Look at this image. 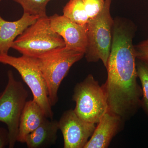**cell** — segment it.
<instances>
[{"instance_id": "6da1fadb", "label": "cell", "mask_w": 148, "mask_h": 148, "mask_svg": "<svg viewBox=\"0 0 148 148\" xmlns=\"http://www.w3.org/2000/svg\"><path fill=\"white\" fill-rule=\"evenodd\" d=\"M136 59L131 46L124 43L113 46L106 67L108 78L102 86L108 111L124 121L141 107L143 91L137 82Z\"/></svg>"}, {"instance_id": "7a4b0ae2", "label": "cell", "mask_w": 148, "mask_h": 148, "mask_svg": "<svg viewBox=\"0 0 148 148\" xmlns=\"http://www.w3.org/2000/svg\"><path fill=\"white\" fill-rule=\"evenodd\" d=\"M84 54L82 51L65 46L31 57L45 79L52 107L58 102V90L62 81L72 66L83 58Z\"/></svg>"}, {"instance_id": "3957f363", "label": "cell", "mask_w": 148, "mask_h": 148, "mask_svg": "<svg viewBox=\"0 0 148 148\" xmlns=\"http://www.w3.org/2000/svg\"><path fill=\"white\" fill-rule=\"evenodd\" d=\"M66 46L64 39L51 26L49 17H40L16 38L11 48L22 55L34 57Z\"/></svg>"}, {"instance_id": "277c9868", "label": "cell", "mask_w": 148, "mask_h": 148, "mask_svg": "<svg viewBox=\"0 0 148 148\" xmlns=\"http://www.w3.org/2000/svg\"><path fill=\"white\" fill-rule=\"evenodd\" d=\"M112 0H105L103 10L86 24L87 45L84 56L88 62L101 60L107 67L110 53L114 20L110 14Z\"/></svg>"}, {"instance_id": "5b68a950", "label": "cell", "mask_w": 148, "mask_h": 148, "mask_svg": "<svg viewBox=\"0 0 148 148\" xmlns=\"http://www.w3.org/2000/svg\"><path fill=\"white\" fill-rule=\"evenodd\" d=\"M7 84L0 93V122L6 125L9 137V147L17 142L19 120L27 102L28 92L22 83L16 80L13 72H8Z\"/></svg>"}, {"instance_id": "8992f818", "label": "cell", "mask_w": 148, "mask_h": 148, "mask_svg": "<svg viewBox=\"0 0 148 148\" xmlns=\"http://www.w3.org/2000/svg\"><path fill=\"white\" fill-rule=\"evenodd\" d=\"M72 99L76 103L74 112L88 122L97 124L108 110L103 88L91 74L76 85Z\"/></svg>"}, {"instance_id": "52a82bcc", "label": "cell", "mask_w": 148, "mask_h": 148, "mask_svg": "<svg viewBox=\"0 0 148 148\" xmlns=\"http://www.w3.org/2000/svg\"><path fill=\"white\" fill-rule=\"evenodd\" d=\"M0 63L16 69L32 91L33 100L39 105L47 118L53 119V113L49 99L47 85L34 59L27 56L14 57L3 54L0 55Z\"/></svg>"}, {"instance_id": "ba28073f", "label": "cell", "mask_w": 148, "mask_h": 148, "mask_svg": "<svg viewBox=\"0 0 148 148\" xmlns=\"http://www.w3.org/2000/svg\"><path fill=\"white\" fill-rule=\"evenodd\" d=\"M58 123L64 148H84L96 127L95 124L81 119L73 110L65 111Z\"/></svg>"}, {"instance_id": "9c48e42d", "label": "cell", "mask_w": 148, "mask_h": 148, "mask_svg": "<svg viewBox=\"0 0 148 148\" xmlns=\"http://www.w3.org/2000/svg\"><path fill=\"white\" fill-rule=\"evenodd\" d=\"M51 26L65 42L66 47L85 52L87 45L86 24L80 25L64 15L55 14L49 17Z\"/></svg>"}, {"instance_id": "30bf717a", "label": "cell", "mask_w": 148, "mask_h": 148, "mask_svg": "<svg viewBox=\"0 0 148 148\" xmlns=\"http://www.w3.org/2000/svg\"><path fill=\"white\" fill-rule=\"evenodd\" d=\"M124 122L120 117L108 110L97 123L84 148L108 147L113 138L122 130Z\"/></svg>"}, {"instance_id": "8fae6325", "label": "cell", "mask_w": 148, "mask_h": 148, "mask_svg": "<svg viewBox=\"0 0 148 148\" xmlns=\"http://www.w3.org/2000/svg\"><path fill=\"white\" fill-rule=\"evenodd\" d=\"M38 18L24 13L18 20L10 21L4 20L0 15V55L8 54L16 38Z\"/></svg>"}, {"instance_id": "7c38bea8", "label": "cell", "mask_w": 148, "mask_h": 148, "mask_svg": "<svg viewBox=\"0 0 148 148\" xmlns=\"http://www.w3.org/2000/svg\"><path fill=\"white\" fill-rule=\"evenodd\" d=\"M47 118L42 109L36 101L33 99L27 101L19 120L17 142L25 143L27 136Z\"/></svg>"}, {"instance_id": "4fadbf2b", "label": "cell", "mask_w": 148, "mask_h": 148, "mask_svg": "<svg viewBox=\"0 0 148 148\" xmlns=\"http://www.w3.org/2000/svg\"><path fill=\"white\" fill-rule=\"evenodd\" d=\"M59 130L58 121L47 118L27 136L25 143L29 148H44L51 145L56 142Z\"/></svg>"}, {"instance_id": "5bb4252c", "label": "cell", "mask_w": 148, "mask_h": 148, "mask_svg": "<svg viewBox=\"0 0 148 148\" xmlns=\"http://www.w3.org/2000/svg\"><path fill=\"white\" fill-rule=\"evenodd\" d=\"M63 15L80 25L87 24L89 20L83 0H69L63 9Z\"/></svg>"}, {"instance_id": "9a60e30c", "label": "cell", "mask_w": 148, "mask_h": 148, "mask_svg": "<svg viewBox=\"0 0 148 148\" xmlns=\"http://www.w3.org/2000/svg\"><path fill=\"white\" fill-rule=\"evenodd\" d=\"M22 7L24 13L38 16L39 18L47 16L46 7L51 0H13Z\"/></svg>"}, {"instance_id": "2e32d148", "label": "cell", "mask_w": 148, "mask_h": 148, "mask_svg": "<svg viewBox=\"0 0 148 148\" xmlns=\"http://www.w3.org/2000/svg\"><path fill=\"white\" fill-rule=\"evenodd\" d=\"M136 69L143 91L141 107L148 116V64L137 59Z\"/></svg>"}, {"instance_id": "e0dca14e", "label": "cell", "mask_w": 148, "mask_h": 148, "mask_svg": "<svg viewBox=\"0 0 148 148\" xmlns=\"http://www.w3.org/2000/svg\"><path fill=\"white\" fill-rule=\"evenodd\" d=\"M89 19L98 16L104 8L105 0H83Z\"/></svg>"}, {"instance_id": "ac0fdd59", "label": "cell", "mask_w": 148, "mask_h": 148, "mask_svg": "<svg viewBox=\"0 0 148 148\" xmlns=\"http://www.w3.org/2000/svg\"><path fill=\"white\" fill-rule=\"evenodd\" d=\"M136 58L148 64V39L134 46Z\"/></svg>"}, {"instance_id": "d6986e66", "label": "cell", "mask_w": 148, "mask_h": 148, "mask_svg": "<svg viewBox=\"0 0 148 148\" xmlns=\"http://www.w3.org/2000/svg\"><path fill=\"white\" fill-rule=\"evenodd\" d=\"M9 137L8 130L0 127V148L5 147L8 145Z\"/></svg>"}, {"instance_id": "ffe728a7", "label": "cell", "mask_w": 148, "mask_h": 148, "mask_svg": "<svg viewBox=\"0 0 148 148\" xmlns=\"http://www.w3.org/2000/svg\"><path fill=\"white\" fill-rule=\"evenodd\" d=\"M2 0H0V3H1V1Z\"/></svg>"}]
</instances>
